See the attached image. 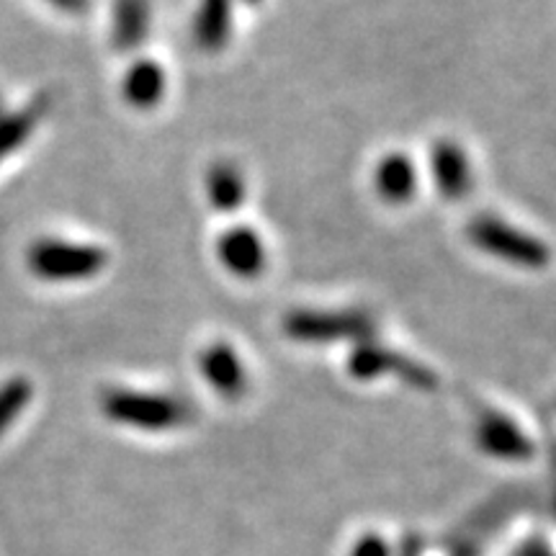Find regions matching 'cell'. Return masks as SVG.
<instances>
[{
  "mask_svg": "<svg viewBox=\"0 0 556 556\" xmlns=\"http://www.w3.org/2000/svg\"><path fill=\"white\" fill-rule=\"evenodd\" d=\"M467 235L477 250H482V253L503 263H510V266L541 270L552 261V250H548L544 240L507 225L505 219L490 217V214L471 219Z\"/></svg>",
  "mask_w": 556,
  "mask_h": 556,
  "instance_id": "6da1fadb",
  "label": "cell"
},
{
  "mask_svg": "<svg viewBox=\"0 0 556 556\" xmlns=\"http://www.w3.org/2000/svg\"><path fill=\"white\" fill-rule=\"evenodd\" d=\"M109 420L137 430H170L191 420V407L168 394H144L131 389H109L101 397Z\"/></svg>",
  "mask_w": 556,
  "mask_h": 556,
  "instance_id": "7a4b0ae2",
  "label": "cell"
},
{
  "mask_svg": "<svg viewBox=\"0 0 556 556\" xmlns=\"http://www.w3.org/2000/svg\"><path fill=\"white\" fill-rule=\"evenodd\" d=\"M109 255L99 245L39 240L29 250V268L45 281H86L106 268Z\"/></svg>",
  "mask_w": 556,
  "mask_h": 556,
  "instance_id": "3957f363",
  "label": "cell"
},
{
  "mask_svg": "<svg viewBox=\"0 0 556 556\" xmlns=\"http://www.w3.org/2000/svg\"><path fill=\"white\" fill-rule=\"evenodd\" d=\"M371 319L361 312H294L283 323V332L299 343H338L364 338Z\"/></svg>",
  "mask_w": 556,
  "mask_h": 556,
  "instance_id": "277c9868",
  "label": "cell"
},
{
  "mask_svg": "<svg viewBox=\"0 0 556 556\" xmlns=\"http://www.w3.org/2000/svg\"><path fill=\"white\" fill-rule=\"evenodd\" d=\"M348 371L356 379H379L384 374H397L409 384L430 389L435 384V377L428 368L417 366L415 361H407L397 356V353L387 351L381 345H358L356 351L348 358Z\"/></svg>",
  "mask_w": 556,
  "mask_h": 556,
  "instance_id": "5b68a950",
  "label": "cell"
},
{
  "mask_svg": "<svg viewBox=\"0 0 556 556\" xmlns=\"http://www.w3.org/2000/svg\"><path fill=\"white\" fill-rule=\"evenodd\" d=\"M217 258L227 274L238 278H255L266 268L268 255L261 235L245 225H238L219 235Z\"/></svg>",
  "mask_w": 556,
  "mask_h": 556,
  "instance_id": "8992f818",
  "label": "cell"
},
{
  "mask_svg": "<svg viewBox=\"0 0 556 556\" xmlns=\"http://www.w3.org/2000/svg\"><path fill=\"white\" fill-rule=\"evenodd\" d=\"M201 377L222 400H238L248 389L245 366L229 343H212L199 356Z\"/></svg>",
  "mask_w": 556,
  "mask_h": 556,
  "instance_id": "52a82bcc",
  "label": "cell"
},
{
  "mask_svg": "<svg viewBox=\"0 0 556 556\" xmlns=\"http://www.w3.org/2000/svg\"><path fill=\"white\" fill-rule=\"evenodd\" d=\"M430 176L443 199H464L471 191V165L467 152L451 139H441L430 150Z\"/></svg>",
  "mask_w": 556,
  "mask_h": 556,
  "instance_id": "ba28073f",
  "label": "cell"
},
{
  "mask_svg": "<svg viewBox=\"0 0 556 556\" xmlns=\"http://www.w3.org/2000/svg\"><path fill=\"white\" fill-rule=\"evenodd\" d=\"M374 189L387 204H407L417 191L415 163L405 152H389L377 163L374 170Z\"/></svg>",
  "mask_w": 556,
  "mask_h": 556,
  "instance_id": "9c48e42d",
  "label": "cell"
},
{
  "mask_svg": "<svg viewBox=\"0 0 556 556\" xmlns=\"http://www.w3.org/2000/svg\"><path fill=\"white\" fill-rule=\"evenodd\" d=\"M477 441L490 456L526 458L531 456V441L516 422L500 413H486L477 426Z\"/></svg>",
  "mask_w": 556,
  "mask_h": 556,
  "instance_id": "30bf717a",
  "label": "cell"
},
{
  "mask_svg": "<svg viewBox=\"0 0 556 556\" xmlns=\"http://www.w3.org/2000/svg\"><path fill=\"white\" fill-rule=\"evenodd\" d=\"M124 99L135 109H155L165 96V73L157 62L139 60L124 75Z\"/></svg>",
  "mask_w": 556,
  "mask_h": 556,
  "instance_id": "8fae6325",
  "label": "cell"
},
{
  "mask_svg": "<svg viewBox=\"0 0 556 556\" xmlns=\"http://www.w3.org/2000/svg\"><path fill=\"white\" fill-rule=\"evenodd\" d=\"M229 18H232V0H201L193 21V39L201 50L217 52L227 45Z\"/></svg>",
  "mask_w": 556,
  "mask_h": 556,
  "instance_id": "7c38bea8",
  "label": "cell"
},
{
  "mask_svg": "<svg viewBox=\"0 0 556 556\" xmlns=\"http://www.w3.org/2000/svg\"><path fill=\"white\" fill-rule=\"evenodd\" d=\"M150 31L148 0H116L114 3V45L129 52L142 45Z\"/></svg>",
  "mask_w": 556,
  "mask_h": 556,
  "instance_id": "4fadbf2b",
  "label": "cell"
},
{
  "mask_svg": "<svg viewBox=\"0 0 556 556\" xmlns=\"http://www.w3.org/2000/svg\"><path fill=\"white\" fill-rule=\"evenodd\" d=\"M206 197L222 214L235 212L245 199V180L235 163H214L206 173Z\"/></svg>",
  "mask_w": 556,
  "mask_h": 556,
  "instance_id": "5bb4252c",
  "label": "cell"
},
{
  "mask_svg": "<svg viewBox=\"0 0 556 556\" xmlns=\"http://www.w3.org/2000/svg\"><path fill=\"white\" fill-rule=\"evenodd\" d=\"M37 109H29L11 116H0V160L9 157L29 139L34 124H37Z\"/></svg>",
  "mask_w": 556,
  "mask_h": 556,
  "instance_id": "9a60e30c",
  "label": "cell"
},
{
  "mask_svg": "<svg viewBox=\"0 0 556 556\" xmlns=\"http://www.w3.org/2000/svg\"><path fill=\"white\" fill-rule=\"evenodd\" d=\"M31 402V384L29 379H9L0 384V435L9 430L16 417L29 407Z\"/></svg>",
  "mask_w": 556,
  "mask_h": 556,
  "instance_id": "2e32d148",
  "label": "cell"
},
{
  "mask_svg": "<svg viewBox=\"0 0 556 556\" xmlns=\"http://www.w3.org/2000/svg\"><path fill=\"white\" fill-rule=\"evenodd\" d=\"M47 3H52L54 9L67 11V13H80L88 9V0H47Z\"/></svg>",
  "mask_w": 556,
  "mask_h": 556,
  "instance_id": "e0dca14e",
  "label": "cell"
},
{
  "mask_svg": "<svg viewBox=\"0 0 556 556\" xmlns=\"http://www.w3.org/2000/svg\"><path fill=\"white\" fill-rule=\"evenodd\" d=\"M250 3H255V0H250Z\"/></svg>",
  "mask_w": 556,
  "mask_h": 556,
  "instance_id": "ac0fdd59",
  "label": "cell"
}]
</instances>
